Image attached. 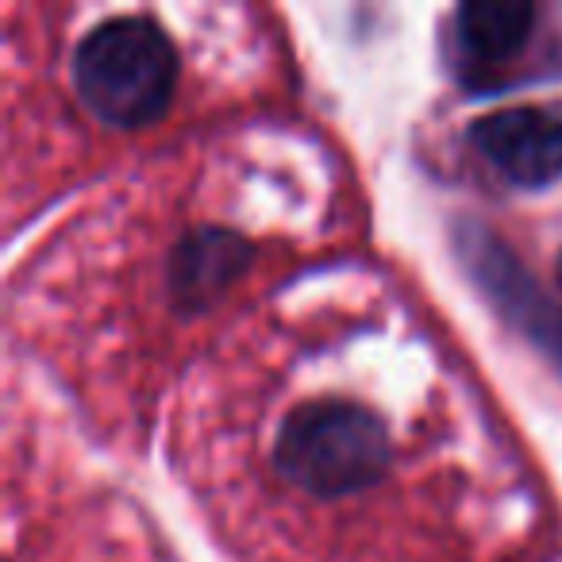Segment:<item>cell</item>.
Returning <instances> with one entry per match:
<instances>
[{
    "label": "cell",
    "instance_id": "obj_1",
    "mask_svg": "<svg viewBox=\"0 0 562 562\" xmlns=\"http://www.w3.org/2000/svg\"><path fill=\"white\" fill-rule=\"evenodd\" d=\"M209 355L181 467L247 562H493L524 474L447 347L382 290L301 293Z\"/></svg>",
    "mask_w": 562,
    "mask_h": 562
},
{
    "label": "cell",
    "instance_id": "obj_2",
    "mask_svg": "<svg viewBox=\"0 0 562 562\" xmlns=\"http://www.w3.org/2000/svg\"><path fill=\"white\" fill-rule=\"evenodd\" d=\"M235 155L193 170L186 189H158L139 216L109 209L66 227L35 270L40 316H55L86 359L124 347V362H158L258 278H273L278 258L297 255L324 220L316 186L290 158L266 170L262 155Z\"/></svg>",
    "mask_w": 562,
    "mask_h": 562
},
{
    "label": "cell",
    "instance_id": "obj_3",
    "mask_svg": "<svg viewBox=\"0 0 562 562\" xmlns=\"http://www.w3.org/2000/svg\"><path fill=\"white\" fill-rule=\"evenodd\" d=\"M193 78L186 35L166 12L120 9L66 35L50 86L63 97V124H86L101 139L147 135L170 124Z\"/></svg>",
    "mask_w": 562,
    "mask_h": 562
},
{
    "label": "cell",
    "instance_id": "obj_4",
    "mask_svg": "<svg viewBox=\"0 0 562 562\" xmlns=\"http://www.w3.org/2000/svg\"><path fill=\"white\" fill-rule=\"evenodd\" d=\"M470 139L516 186H547L562 173V116L551 109H501L477 120Z\"/></svg>",
    "mask_w": 562,
    "mask_h": 562
},
{
    "label": "cell",
    "instance_id": "obj_5",
    "mask_svg": "<svg viewBox=\"0 0 562 562\" xmlns=\"http://www.w3.org/2000/svg\"><path fill=\"white\" fill-rule=\"evenodd\" d=\"M531 9L520 4H470L459 12L462 47L474 66H501L508 55L524 47L531 27Z\"/></svg>",
    "mask_w": 562,
    "mask_h": 562
}]
</instances>
